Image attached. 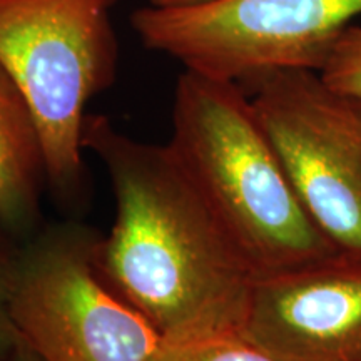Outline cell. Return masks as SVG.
Here are the masks:
<instances>
[{
  "label": "cell",
  "mask_w": 361,
  "mask_h": 361,
  "mask_svg": "<svg viewBox=\"0 0 361 361\" xmlns=\"http://www.w3.org/2000/svg\"><path fill=\"white\" fill-rule=\"evenodd\" d=\"M12 273L0 271V361H12L16 353L19 333L13 326L7 306V291Z\"/></svg>",
  "instance_id": "cell-11"
},
{
  "label": "cell",
  "mask_w": 361,
  "mask_h": 361,
  "mask_svg": "<svg viewBox=\"0 0 361 361\" xmlns=\"http://www.w3.org/2000/svg\"><path fill=\"white\" fill-rule=\"evenodd\" d=\"M207 2V0H149L151 6L157 7H178V6H191V4Z\"/></svg>",
  "instance_id": "cell-14"
},
{
  "label": "cell",
  "mask_w": 361,
  "mask_h": 361,
  "mask_svg": "<svg viewBox=\"0 0 361 361\" xmlns=\"http://www.w3.org/2000/svg\"><path fill=\"white\" fill-rule=\"evenodd\" d=\"M168 144L255 279L340 255L298 197L241 84L184 71Z\"/></svg>",
  "instance_id": "cell-2"
},
{
  "label": "cell",
  "mask_w": 361,
  "mask_h": 361,
  "mask_svg": "<svg viewBox=\"0 0 361 361\" xmlns=\"http://www.w3.org/2000/svg\"><path fill=\"white\" fill-rule=\"evenodd\" d=\"M119 0H0V67L42 135L47 179L64 196L82 179L85 106L114 82Z\"/></svg>",
  "instance_id": "cell-3"
},
{
  "label": "cell",
  "mask_w": 361,
  "mask_h": 361,
  "mask_svg": "<svg viewBox=\"0 0 361 361\" xmlns=\"http://www.w3.org/2000/svg\"><path fill=\"white\" fill-rule=\"evenodd\" d=\"M319 75L329 87L361 99V25H350L343 30Z\"/></svg>",
  "instance_id": "cell-10"
},
{
  "label": "cell",
  "mask_w": 361,
  "mask_h": 361,
  "mask_svg": "<svg viewBox=\"0 0 361 361\" xmlns=\"http://www.w3.org/2000/svg\"><path fill=\"white\" fill-rule=\"evenodd\" d=\"M12 361H42V358H40V356L35 353L22 338H19V343H17V348L16 353H13Z\"/></svg>",
  "instance_id": "cell-13"
},
{
  "label": "cell",
  "mask_w": 361,
  "mask_h": 361,
  "mask_svg": "<svg viewBox=\"0 0 361 361\" xmlns=\"http://www.w3.org/2000/svg\"><path fill=\"white\" fill-rule=\"evenodd\" d=\"M82 146L109 174L116 219L97 243L109 283L166 341L241 331L255 276L180 168L169 144L87 116Z\"/></svg>",
  "instance_id": "cell-1"
},
{
  "label": "cell",
  "mask_w": 361,
  "mask_h": 361,
  "mask_svg": "<svg viewBox=\"0 0 361 361\" xmlns=\"http://www.w3.org/2000/svg\"><path fill=\"white\" fill-rule=\"evenodd\" d=\"M97 243L61 228L17 252L7 291L13 326L42 361H159L166 340L102 273Z\"/></svg>",
  "instance_id": "cell-4"
},
{
  "label": "cell",
  "mask_w": 361,
  "mask_h": 361,
  "mask_svg": "<svg viewBox=\"0 0 361 361\" xmlns=\"http://www.w3.org/2000/svg\"><path fill=\"white\" fill-rule=\"evenodd\" d=\"M159 361H283L241 331L166 341Z\"/></svg>",
  "instance_id": "cell-9"
},
{
  "label": "cell",
  "mask_w": 361,
  "mask_h": 361,
  "mask_svg": "<svg viewBox=\"0 0 361 361\" xmlns=\"http://www.w3.org/2000/svg\"><path fill=\"white\" fill-rule=\"evenodd\" d=\"M44 178L47 162L39 126L19 87L0 67V224L6 231L32 228Z\"/></svg>",
  "instance_id": "cell-8"
},
{
  "label": "cell",
  "mask_w": 361,
  "mask_h": 361,
  "mask_svg": "<svg viewBox=\"0 0 361 361\" xmlns=\"http://www.w3.org/2000/svg\"><path fill=\"white\" fill-rule=\"evenodd\" d=\"M243 84L310 218L340 255L361 258V99L311 69Z\"/></svg>",
  "instance_id": "cell-6"
},
{
  "label": "cell",
  "mask_w": 361,
  "mask_h": 361,
  "mask_svg": "<svg viewBox=\"0 0 361 361\" xmlns=\"http://www.w3.org/2000/svg\"><path fill=\"white\" fill-rule=\"evenodd\" d=\"M361 0H207L147 4L130 16L141 42L188 71L243 84L278 69L322 71Z\"/></svg>",
  "instance_id": "cell-5"
},
{
  "label": "cell",
  "mask_w": 361,
  "mask_h": 361,
  "mask_svg": "<svg viewBox=\"0 0 361 361\" xmlns=\"http://www.w3.org/2000/svg\"><path fill=\"white\" fill-rule=\"evenodd\" d=\"M0 228L6 229L2 224H0ZM16 258L17 252H13L11 250L6 238H4V233L0 231V271H4V273H12L13 264H16Z\"/></svg>",
  "instance_id": "cell-12"
},
{
  "label": "cell",
  "mask_w": 361,
  "mask_h": 361,
  "mask_svg": "<svg viewBox=\"0 0 361 361\" xmlns=\"http://www.w3.org/2000/svg\"><path fill=\"white\" fill-rule=\"evenodd\" d=\"M241 333L283 361H361V258L256 278Z\"/></svg>",
  "instance_id": "cell-7"
}]
</instances>
